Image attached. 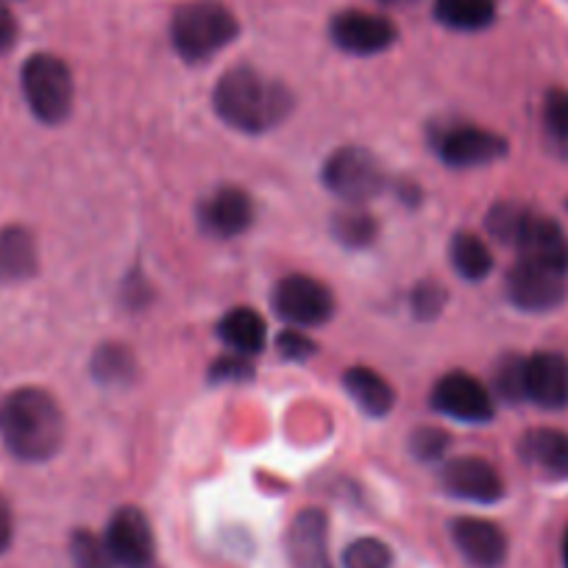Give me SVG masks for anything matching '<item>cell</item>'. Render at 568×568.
Segmentation results:
<instances>
[{"label": "cell", "instance_id": "26", "mask_svg": "<svg viewBox=\"0 0 568 568\" xmlns=\"http://www.w3.org/2000/svg\"><path fill=\"white\" fill-rule=\"evenodd\" d=\"M70 557H73L75 568H114V557L109 555L106 540L92 535L90 529H79L70 538Z\"/></svg>", "mask_w": 568, "mask_h": 568}, {"label": "cell", "instance_id": "35", "mask_svg": "<svg viewBox=\"0 0 568 568\" xmlns=\"http://www.w3.org/2000/svg\"><path fill=\"white\" fill-rule=\"evenodd\" d=\"M14 40H18V20L0 3V53H7L14 45Z\"/></svg>", "mask_w": 568, "mask_h": 568}, {"label": "cell", "instance_id": "10", "mask_svg": "<svg viewBox=\"0 0 568 568\" xmlns=\"http://www.w3.org/2000/svg\"><path fill=\"white\" fill-rule=\"evenodd\" d=\"M109 555L114 562L129 568H151L154 566V532H151L149 518L142 516L136 507H120L109 518L106 535Z\"/></svg>", "mask_w": 568, "mask_h": 568}, {"label": "cell", "instance_id": "31", "mask_svg": "<svg viewBox=\"0 0 568 568\" xmlns=\"http://www.w3.org/2000/svg\"><path fill=\"white\" fill-rule=\"evenodd\" d=\"M544 120L551 136H557V140H568V90L546 92Z\"/></svg>", "mask_w": 568, "mask_h": 568}, {"label": "cell", "instance_id": "14", "mask_svg": "<svg viewBox=\"0 0 568 568\" xmlns=\"http://www.w3.org/2000/svg\"><path fill=\"white\" fill-rule=\"evenodd\" d=\"M452 538H455L457 551L474 568H499L507 557L505 532L494 521H485V518H455L452 521Z\"/></svg>", "mask_w": 568, "mask_h": 568}, {"label": "cell", "instance_id": "2", "mask_svg": "<svg viewBox=\"0 0 568 568\" xmlns=\"http://www.w3.org/2000/svg\"><path fill=\"white\" fill-rule=\"evenodd\" d=\"M0 438L18 460H51L64 440V418L57 398L40 387L9 393L0 402Z\"/></svg>", "mask_w": 568, "mask_h": 568}, {"label": "cell", "instance_id": "20", "mask_svg": "<svg viewBox=\"0 0 568 568\" xmlns=\"http://www.w3.org/2000/svg\"><path fill=\"white\" fill-rule=\"evenodd\" d=\"M343 385H346L348 396L357 402V407L363 413L374 415V418H382L393 409L396 404V393H393L390 382L382 374H376L374 368H348L343 374Z\"/></svg>", "mask_w": 568, "mask_h": 568}, {"label": "cell", "instance_id": "25", "mask_svg": "<svg viewBox=\"0 0 568 568\" xmlns=\"http://www.w3.org/2000/svg\"><path fill=\"white\" fill-rule=\"evenodd\" d=\"M92 371H95V379H101L103 385H123L129 382V376L134 374V359L125 346H109L98 348L95 359H92Z\"/></svg>", "mask_w": 568, "mask_h": 568}, {"label": "cell", "instance_id": "8", "mask_svg": "<svg viewBox=\"0 0 568 568\" xmlns=\"http://www.w3.org/2000/svg\"><path fill=\"white\" fill-rule=\"evenodd\" d=\"M435 151L449 168H479L501 160L507 154V142L496 131L479 125H452L438 134Z\"/></svg>", "mask_w": 568, "mask_h": 568}, {"label": "cell", "instance_id": "7", "mask_svg": "<svg viewBox=\"0 0 568 568\" xmlns=\"http://www.w3.org/2000/svg\"><path fill=\"white\" fill-rule=\"evenodd\" d=\"M568 296V278L540 262L518 260L507 273V298L527 313H549Z\"/></svg>", "mask_w": 568, "mask_h": 568}, {"label": "cell", "instance_id": "5", "mask_svg": "<svg viewBox=\"0 0 568 568\" xmlns=\"http://www.w3.org/2000/svg\"><path fill=\"white\" fill-rule=\"evenodd\" d=\"M324 184L348 204H365L385 190V171L368 151L341 149L326 160Z\"/></svg>", "mask_w": 568, "mask_h": 568}, {"label": "cell", "instance_id": "11", "mask_svg": "<svg viewBox=\"0 0 568 568\" xmlns=\"http://www.w3.org/2000/svg\"><path fill=\"white\" fill-rule=\"evenodd\" d=\"M440 485L449 496L477 505H494L505 496L499 471L483 457H455L440 471Z\"/></svg>", "mask_w": 568, "mask_h": 568}, {"label": "cell", "instance_id": "12", "mask_svg": "<svg viewBox=\"0 0 568 568\" xmlns=\"http://www.w3.org/2000/svg\"><path fill=\"white\" fill-rule=\"evenodd\" d=\"M329 34L341 51L354 57H374L396 42V26L382 14L341 12L332 20Z\"/></svg>", "mask_w": 568, "mask_h": 568}, {"label": "cell", "instance_id": "38", "mask_svg": "<svg viewBox=\"0 0 568 568\" xmlns=\"http://www.w3.org/2000/svg\"><path fill=\"white\" fill-rule=\"evenodd\" d=\"M385 3H407V0H385Z\"/></svg>", "mask_w": 568, "mask_h": 568}, {"label": "cell", "instance_id": "15", "mask_svg": "<svg viewBox=\"0 0 568 568\" xmlns=\"http://www.w3.org/2000/svg\"><path fill=\"white\" fill-rule=\"evenodd\" d=\"M329 527L321 510H302L287 529V557L296 568H332Z\"/></svg>", "mask_w": 568, "mask_h": 568}, {"label": "cell", "instance_id": "33", "mask_svg": "<svg viewBox=\"0 0 568 568\" xmlns=\"http://www.w3.org/2000/svg\"><path fill=\"white\" fill-rule=\"evenodd\" d=\"M276 346H278V354H282L284 359H293V363H302V359H310L315 354V343L298 329L282 332Z\"/></svg>", "mask_w": 568, "mask_h": 568}, {"label": "cell", "instance_id": "9", "mask_svg": "<svg viewBox=\"0 0 568 568\" xmlns=\"http://www.w3.org/2000/svg\"><path fill=\"white\" fill-rule=\"evenodd\" d=\"M433 407L455 420H468V424H483V420L494 418V396L483 382L474 379L466 371H452L435 385Z\"/></svg>", "mask_w": 568, "mask_h": 568}, {"label": "cell", "instance_id": "18", "mask_svg": "<svg viewBox=\"0 0 568 568\" xmlns=\"http://www.w3.org/2000/svg\"><path fill=\"white\" fill-rule=\"evenodd\" d=\"M521 460L551 479H568V433L560 429H529L518 444Z\"/></svg>", "mask_w": 568, "mask_h": 568}, {"label": "cell", "instance_id": "21", "mask_svg": "<svg viewBox=\"0 0 568 568\" xmlns=\"http://www.w3.org/2000/svg\"><path fill=\"white\" fill-rule=\"evenodd\" d=\"M217 335L234 354L251 357V354L262 352V346H265V321L256 310L234 307L221 318Z\"/></svg>", "mask_w": 568, "mask_h": 568}, {"label": "cell", "instance_id": "30", "mask_svg": "<svg viewBox=\"0 0 568 568\" xmlns=\"http://www.w3.org/2000/svg\"><path fill=\"white\" fill-rule=\"evenodd\" d=\"M409 449H413V455L418 460L435 463L449 449V435L444 429H435V426H420V429L413 433V438H409Z\"/></svg>", "mask_w": 568, "mask_h": 568}, {"label": "cell", "instance_id": "16", "mask_svg": "<svg viewBox=\"0 0 568 568\" xmlns=\"http://www.w3.org/2000/svg\"><path fill=\"white\" fill-rule=\"evenodd\" d=\"M527 398L538 407H568V359L555 352H540L527 359Z\"/></svg>", "mask_w": 568, "mask_h": 568}, {"label": "cell", "instance_id": "24", "mask_svg": "<svg viewBox=\"0 0 568 568\" xmlns=\"http://www.w3.org/2000/svg\"><path fill=\"white\" fill-rule=\"evenodd\" d=\"M376 221L363 210H346L337 212L335 223H332V234L341 240L348 248H365L376 240Z\"/></svg>", "mask_w": 568, "mask_h": 568}, {"label": "cell", "instance_id": "6", "mask_svg": "<svg viewBox=\"0 0 568 568\" xmlns=\"http://www.w3.org/2000/svg\"><path fill=\"white\" fill-rule=\"evenodd\" d=\"M273 310L282 321L298 326V329H313V326L326 324L335 313V298L326 284L318 278L293 273L284 276L273 291Z\"/></svg>", "mask_w": 568, "mask_h": 568}, {"label": "cell", "instance_id": "4", "mask_svg": "<svg viewBox=\"0 0 568 568\" xmlns=\"http://www.w3.org/2000/svg\"><path fill=\"white\" fill-rule=\"evenodd\" d=\"M23 95L31 112L48 125L62 123L73 106V75L70 68L53 53H34L20 73Z\"/></svg>", "mask_w": 568, "mask_h": 568}, {"label": "cell", "instance_id": "29", "mask_svg": "<svg viewBox=\"0 0 568 568\" xmlns=\"http://www.w3.org/2000/svg\"><path fill=\"white\" fill-rule=\"evenodd\" d=\"M496 387L507 402H521L527 398V359L505 357L496 371Z\"/></svg>", "mask_w": 568, "mask_h": 568}, {"label": "cell", "instance_id": "28", "mask_svg": "<svg viewBox=\"0 0 568 568\" xmlns=\"http://www.w3.org/2000/svg\"><path fill=\"white\" fill-rule=\"evenodd\" d=\"M527 212H529L527 206L510 204V201H505V204H496L494 210L488 212V221H485L488 234L494 240H499V243L513 245V240H516V234H518V229H521Z\"/></svg>", "mask_w": 568, "mask_h": 568}, {"label": "cell", "instance_id": "23", "mask_svg": "<svg viewBox=\"0 0 568 568\" xmlns=\"http://www.w3.org/2000/svg\"><path fill=\"white\" fill-rule=\"evenodd\" d=\"M452 265L468 282H479V278L488 276L494 271V256L485 240H479L477 234L460 232L452 240Z\"/></svg>", "mask_w": 568, "mask_h": 568}, {"label": "cell", "instance_id": "17", "mask_svg": "<svg viewBox=\"0 0 568 568\" xmlns=\"http://www.w3.org/2000/svg\"><path fill=\"white\" fill-rule=\"evenodd\" d=\"M254 221V204L240 187H221L201 204V223L215 237H237Z\"/></svg>", "mask_w": 568, "mask_h": 568}, {"label": "cell", "instance_id": "36", "mask_svg": "<svg viewBox=\"0 0 568 568\" xmlns=\"http://www.w3.org/2000/svg\"><path fill=\"white\" fill-rule=\"evenodd\" d=\"M12 510H9L7 499L0 496V551H7L9 544H12Z\"/></svg>", "mask_w": 568, "mask_h": 568}, {"label": "cell", "instance_id": "34", "mask_svg": "<svg viewBox=\"0 0 568 568\" xmlns=\"http://www.w3.org/2000/svg\"><path fill=\"white\" fill-rule=\"evenodd\" d=\"M254 368L245 363L243 354H229V357H221L215 365H212V379L215 382H240L251 379Z\"/></svg>", "mask_w": 568, "mask_h": 568}, {"label": "cell", "instance_id": "13", "mask_svg": "<svg viewBox=\"0 0 568 568\" xmlns=\"http://www.w3.org/2000/svg\"><path fill=\"white\" fill-rule=\"evenodd\" d=\"M513 248L518 251V260L540 262V265L568 273V240L551 217L527 212L516 240H513Z\"/></svg>", "mask_w": 568, "mask_h": 568}, {"label": "cell", "instance_id": "32", "mask_svg": "<svg viewBox=\"0 0 568 568\" xmlns=\"http://www.w3.org/2000/svg\"><path fill=\"white\" fill-rule=\"evenodd\" d=\"M444 304H446V293L444 287H438V284L424 282L413 291V313L418 315V318L424 321L435 318V315H440Z\"/></svg>", "mask_w": 568, "mask_h": 568}, {"label": "cell", "instance_id": "22", "mask_svg": "<svg viewBox=\"0 0 568 568\" xmlns=\"http://www.w3.org/2000/svg\"><path fill=\"white\" fill-rule=\"evenodd\" d=\"M435 18L455 31L488 29L496 18L494 0H435Z\"/></svg>", "mask_w": 568, "mask_h": 568}, {"label": "cell", "instance_id": "27", "mask_svg": "<svg viewBox=\"0 0 568 568\" xmlns=\"http://www.w3.org/2000/svg\"><path fill=\"white\" fill-rule=\"evenodd\" d=\"M393 551L379 538H357L343 549V568H390Z\"/></svg>", "mask_w": 568, "mask_h": 568}, {"label": "cell", "instance_id": "3", "mask_svg": "<svg viewBox=\"0 0 568 568\" xmlns=\"http://www.w3.org/2000/svg\"><path fill=\"white\" fill-rule=\"evenodd\" d=\"M234 14L221 3H184L171 20V40L179 57L187 62H204L237 37Z\"/></svg>", "mask_w": 568, "mask_h": 568}, {"label": "cell", "instance_id": "19", "mask_svg": "<svg viewBox=\"0 0 568 568\" xmlns=\"http://www.w3.org/2000/svg\"><path fill=\"white\" fill-rule=\"evenodd\" d=\"M37 265H40V256H37V243L29 229H0V278L23 282V278L34 276Z\"/></svg>", "mask_w": 568, "mask_h": 568}, {"label": "cell", "instance_id": "37", "mask_svg": "<svg viewBox=\"0 0 568 568\" xmlns=\"http://www.w3.org/2000/svg\"><path fill=\"white\" fill-rule=\"evenodd\" d=\"M562 566L568 568V529H566V535H562Z\"/></svg>", "mask_w": 568, "mask_h": 568}, {"label": "cell", "instance_id": "1", "mask_svg": "<svg viewBox=\"0 0 568 568\" xmlns=\"http://www.w3.org/2000/svg\"><path fill=\"white\" fill-rule=\"evenodd\" d=\"M212 103L217 118L234 131L265 134L291 114L293 95L282 81L267 79L254 68H232L217 79Z\"/></svg>", "mask_w": 568, "mask_h": 568}]
</instances>
